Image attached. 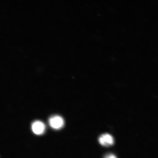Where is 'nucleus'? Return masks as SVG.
Here are the masks:
<instances>
[{
  "label": "nucleus",
  "instance_id": "1",
  "mask_svg": "<svg viewBox=\"0 0 158 158\" xmlns=\"http://www.w3.org/2000/svg\"><path fill=\"white\" fill-rule=\"evenodd\" d=\"M49 123L53 129L59 130L64 127V119L61 116L55 115L49 118Z\"/></svg>",
  "mask_w": 158,
  "mask_h": 158
},
{
  "label": "nucleus",
  "instance_id": "2",
  "mask_svg": "<svg viewBox=\"0 0 158 158\" xmlns=\"http://www.w3.org/2000/svg\"><path fill=\"white\" fill-rule=\"evenodd\" d=\"M99 143L104 147H109L113 145L114 139L113 137L109 134H102L98 138Z\"/></svg>",
  "mask_w": 158,
  "mask_h": 158
},
{
  "label": "nucleus",
  "instance_id": "3",
  "mask_svg": "<svg viewBox=\"0 0 158 158\" xmlns=\"http://www.w3.org/2000/svg\"><path fill=\"white\" fill-rule=\"evenodd\" d=\"M31 129L33 133L37 135H42L45 130V124L40 121H35L31 125Z\"/></svg>",
  "mask_w": 158,
  "mask_h": 158
},
{
  "label": "nucleus",
  "instance_id": "4",
  "mask_svg": "<svg viewBox=\"0 0 158 158\" xmlns=\"http://www.w3.org/2000/svg\"><path fill=\"white\" fill-rule=\"evenodd\" d=\"M105 158H116L115 156L113 154H110L106 155Z\"/></svg>",
  "mask_w": 158,
  "mask_h": 158
}]
</instances>
